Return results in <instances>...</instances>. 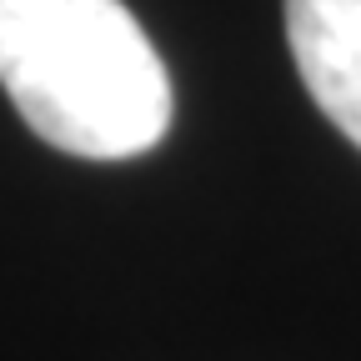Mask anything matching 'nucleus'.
I'll use <instances>...</instances> for the list:
<instances>
[{
  "label": "nucleus",
  "mask_w": 361,
  "mask_h": 361,
  "mask_svg": "<svg viewBox=\"0 0 361 361\" xmlns=\"http://www.w3.org/2000/svg\"><path fill=\"white\" fill-rule=\"evenodd\" d=\"M286 40L311 101L361 151V0H286Z\"/></svg>",
  "instance_id": "f03ea898"
},
{
  "label": "nucleus",
  "mask_w": 361,
  "mask_h": 361,
  "mask_svg": "<svg viewBox=\"0 0 361 361\" xmlns=\"http://www.w3.org/2000/svg\"><path fill=\"white\" fill-rule=\"evenodd\" d=\"M0 85L80 161L146 156L171 130V75L121 0H0Z\"/></svg>",
  "instance_id": "f257e3e1"
}]
</instances>
